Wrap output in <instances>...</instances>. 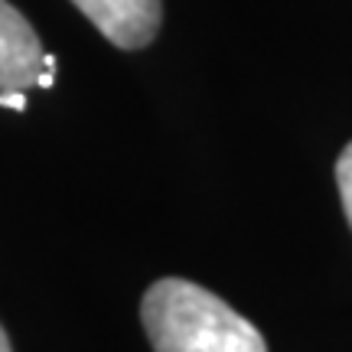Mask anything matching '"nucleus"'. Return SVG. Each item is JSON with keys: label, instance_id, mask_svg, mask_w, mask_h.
<instances>
[{"label": "nucleus", "instance_id": "obj_1", "mask_svg": "<svg viewBox=\"0 0 352 352\" xmlns=\"http://www.w3.org/2000/svg\"><path fill=\"white\" fill-rule=\"evenodd\" d=\"M153 352H267L252 320L186 277H160L140 300Z\"/></svg>", "mask_w": 352, "mask_h": 352}, {"label": "nucleus", "instance_id": "obj_2", "mask_svg": "<svg viewBox=\"0 0 352 352\" xmlns=\"http://www.w3.org/2000/svg\"><path fill=\"white\" fill-rule=\"evenodd\" d=\"M118 50L151 46L164 23V0H72Z\"/></svg>", "mask_w": 352, "mask_h": 352}, {"label": "nucleus", "instance_id": "obj_3", "mask_svg": "<svg viewBox=\"0 0 352 352\" xmlns=\"http://www.w3.org/2000/svg\"><path fill=\"white\" fill-rule=\"evenodd\" d=\"M46 50L36 30L13 3L0 0V91H26L39 85Z\"/></svg>", "mask_w": 352, "mask_h": 352}, {"label": "nucleus", "instance_id": "obj_4", "mask_svg": "<svg viewBox=\"0 0 352 352\" xmlns=\"http://www.w3.org/2000/svg\"><path fill=\"white\" fill-rule=\"evenodd\" d=\"M336 186H340L346 222H349V228H352V140L346 144V151H342L340 160H336Z\"/></svg>", "mask_w": 352, "mask_h": 352}, {"label": "nucleus", "instance_id": "obj_5", "mask_svg": "<svg viewBox=\"0 0 352 352\" xmlns=\"http://www.w3.org/2000/svg\"><path fill=\"white\" fill-rule=\"evenodd\" d=\"M0 108L23 111V108H26V95H23V91H0Z\"/></svg>", "mask_w": 352, "mask_h": 352}, {"label": "nucleus", "instance_id": "obj_6", "mask_svg": "<svg viewBox=\"0 0 352 352\" xmlns=\"http://www.w3.org/2000/svg\"><path fill=\"white\" fill-rule=\"evenodd\" d=\"M52 82H56V56L46 52V69L39 76V88H52Z\"/></svg>", "mask_w": 352, "mask_h": 352}, {"label": "nucleus", "instance_id": "obj_7", "mask_svg": "<svg viewBox=\"0 0 352 352\" xmlns=\"http://www.w3.org/2000/svg\"><path fill=\"white\" fill-rule=\"evenodd\" d=\"M0 352H13L10 349V340H7V333H3V327H0Z\"/></svg>", "mask_w": 352, "mask_h": 352}]
</instances>
